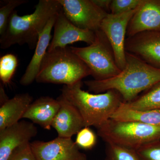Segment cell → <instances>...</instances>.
<instances>
[{"label":"cell","mask_w":160,"mask_h":160,"mask_svg":"<svg viewBox=\"0 0 160 160\" xmlns=\"http://www.w3.org/2000/svg\"><path fill=\"white\" fill-rule=\"evenodd\" d=\"M26 0H8L5 1V5L0 8V35L6 31L11 17L14 9L28 2Z\"/></svg>","instance_id":"cell-22"},{"label":"cell","mask_w":160,"mask_h":160,"mask_svg":"<svg viewBox=\"0 0 160 160\" xmlns=\"http://www.w3.org/2000/svg\"><path fill=\"white\" fill-rule=\"evenodd\" d=\"M62 10L73 25L84 29L96 32L101 29L104 19L109 14L92 0H58Z\"/></svg>","instance_id":"cell-7"},{"label":"cell","mask_w":160,"mask_h":160,"mask_svg":"<svg viewBox=\"0 0 160 160\" xmlns=\"http://www.w3.org/2000/svg\"><path fill=\"white\" fill-rule=\"evenodd\" d=\"M17 57L12 53L4 55L0 58V79L4 85L9 84L16 71Z\"/></svg>","instance_id":"cell-20"},{"label":"cell","mask_w":160,"mask_h":160,"mask_svg":"<svg viewBox=\"0 0 160 160\" xmlns=\"http://www.w3.org/2000/svg\"><path fill=\"white\" fill-rule=\"evenodd\" d=\"M111 119L117 121L137 122L150 126H160V110L132 109L128 107L123 102L112 115Z\"/></svg>","instance_id":"cell-18"},{"label":"cell","mask_w":160,"mask_h":160,"mask_svg":"<svg viewBox=\"0 0 160 160\" xmlns=\"http://www.w3.org/2000/svg\"><path fill=\"white\" fill-rule=\"evenodd\" d=\"M75 142L79 149H91L96 144V135L89 127H84L77 134Z\"/></svg>","instance_id":"cell-23"},{"label":"cell","mask_w":160,"mask_h":160,"mask_svg":"<svg viewBox=\"0 0 160 160\" xmlns=\"http://www.w3.org/2000/svg\"><path fill=\"white\" fill-rule=\"evenodd\" d=\"M147 31H160V0H144L129 21L126 36Z\"/></svg>","instance_id":"cell-13"},{"label":"cell","mask_w":160,"mask_h":160,"mask_svg":"<svg viewBox=\"0 0 160 160\" xmlns=\"http://www.w3.org/2000/svg\"><path fill=\"white\" fill-rule=\"evenodd\" d=\"M58 100L49 97H42L32 102L23 118L28 119L44 129L50 130L53 120L60 109Z\"/></svg>","instance_id":"cell-16"},{"label":"cell","mask_w":160,"mask_h":160,"mask_svg":"<svg viewBox=\"0 0 160 160\" xmlns=\"http://www.w3.org/2000/svg\"><path fill=\"white\" fill-rule=\"evenodd\" d=\"M138 8L121 14L109 13L101 24V29L109 40L114 52L117 64L121 70L126 65L125 42L127 27Z\"/></svg>","instance_id":"cell-8"},{"label":"cell","mask_w":160,"mask_h":160,"mask_svg":"<svg viewBox=\"0 0 160 160\" xmlns=\"http://www.w3.org/2000/svg\"><path fill=\"white\" fill-rule=\"evenodd\" d=\"M144 2V0H112L110 13L119 14L134 10Z\"/></svg>","instance_id":"cell-24"},{"label":"cell","mask_w":160,"mask_h":160,"mask_svg":"<svg viewBox=\"0 0 160 160\" xmlns=\"http://www.w3.org/2000/svg\"><path fill=\"white\" fill-rule=\"evenodd\" d=\"M95 4L104 11L110 13V6L112 0H92Z\"/></svg>","instance_id":"cell-27"},{"label":"cell","mask_w":160,"mask_h":160,"mask_svg":"<svg viewBox=\"0 0 160 160\" xmlns=\"http://www.w3.org/2000/svg\"><path fill=\"white\" fill-rule=\"evenodd\" d=\"M37 160H87L71 138L58 137L48 142L36 141L30 143Z\"/></svg>","instance_id":"cell-9"},{"label":"cell","mask_w":160,"mask_h":160,"mask_svg":"<svg viewBox=\"0 0 160 160\" xmlns=\"http://www.w3.org/2000/svg\"><path fill=\"white\" fill-rule=\"evenodd\" d=\"M98 134L106 143L136 150L160 140V126L110 119L97 128Z\"/></svg>","instance_id":"cell-5"},{"label":"cell","mask_w":160,"mask_h":160,"mask_svg":"<svg viewBox=\"0 0 160 160\" xmlns=\"http://www.w3.org/2000/svg\"><path fill=\"white\" fill-rule=\"evenodd\" d=\"M89 75L88 66L67 46L47 51L36 81L72 86Z\"/></svg>","instance_id":"cell-4"},{"label":"cell","mask_w":160,"mask_h":160,"mask_svg":"<svg viewBox=\"0 0 160 160\" xmlns=\"http://www.w3.org/2000/svg\"><path fill=\"white\" fill-rule=\"evenodd\" d=\"M125 103L129 108L137 110H160V83L147 90L140 97Z\"/></svg>","instance_id":"cell-19"},{"label":"cell","mask_w":160,"mask_h":160,"mask_svg":"<svg viewBox=\"0 0 160 160\" xmlns=\"http://www.w3.org/2000/svg\"><path fill=\"white\" fill-rule=\"evenodd\" d=\"M57 15L58 14L54 16L50 19L40 35L35 48L34 54L26 68L25 73L20 80L21 85L24 86H29L36 81L51 42L52 30L54 27Z\"/></svg>","instance_id":"cell-15"},{"label":"cell","mask_w":160,"mask_h":160,"mask_svg":"<svg viewBox=\"0 0 160 160\" xmlns=\"http://www.w3.org/2000/svg\"><path fill=\"white\" fill-rule=\"evenodd\" d=\"M104 160H140L135 150L112 143H106Z\"/></svg>","instance_id":"cell-21"},{"label":"cell","mask_w":160,"mask_h":160,"mask_svg":"<svg viewBox=\"0 0 160 160\" xmlns=\"http://www.w3.org/2000/svg\"><path fill=\"white\" fill-rule=\"evenodd\" d=\"M53 28L54 33L48 51L67 47L77 42H84L90 45L95 40V32L77 27L66 17L62 10L58 14Z\"/></svg>","instance_id":"cell-10"},{"label":"cell","mask_w":160,"mask_h":160,"mask_svg":"<svg viewBox=\"0 0 160 160\" xmlns=\"http://www.w3.org/2000/svg\"><path fill=\"white\" fill-rule=\"evenodd\" d=\"M60 109L53 120L52 127L57 132L58 137L71 138L84 127L80 112L74 106L62 96L58 98Z\"/></svg>","instance_id":"cell-14"},{"label":"cell","mask_w":160,"mask_h":160,"mask_svg":"<svg viewBox=\"0 0 160 160\" xmlns=\"http://www.w3.org/2000/svg\"><path fill=\"white\" fill-rule=\"evenodd\" d=\"M126 52L160 69V31H147L126 38Z\"/></svg>","instance_id":"cell-11"},{"label":"cell","mask_w":160,"mask_h":160,"mask_svg":"<svg viewBox=\"0 0 160 160\" xmlns=\"http://www.w3.org/2000/svg\"><path fill=\"white\" fill-rule=\"evenodd\" d=\"M95 33V40L91 45L70 48L88 66L94 80L102 81L115 76L122 70L118 67L113 49L106 35L101 29Z\"/></svg>","instance_id":"cell-6"},{"label":"cell","mask_w":160,"mask_h":160,"mask_svg":"<svg viewBox=\"0 0 160 160\" xmlns=\"http://www.w3.org/2000/svg\"><path fill=\"white\" fill-rule=\"evenodd\" d=\"M135 151L140 160H160V140L144 145Z\"/></svg>","instance_id":"cell-25"},{"label":"cell","mask_w":160,"mask_h":160,"mask_svg":"<svg viewBox=\"0 0 160 160\" xmlns=\"http://www.w3.org/2000/svg\"><path fill=\"white\" fill-rule=\"evenodd\" d=\"M82 81L72 86H64L61 89L63 97L76 108L84 122V127L97 129L111 119L123 102L118 91L109 90L92 94L82 89Z\"/></svg>","instance_id":"cell-3"},{"label":"cell","mask_w":160,"mask_h":160,"mask_svg":"<svg viewBox=\"0 0 160 160\" xmlns=\"http://www.w3.org/2000/svg\"><path fill=\"white\" fill-rule=\"evenodd\" d=\"M37 133L34 124L24 120L0 131V160H9L17 149L30 143Z\"/></svg>","instance_id":"cell-12"},{"label":"cell","mask_w":160,"mask_h":160,"mask_svg":"<svg viewBox=\"0 0 160 160\" xmlns=\"http://www.w3.org/2000/svg\"></svg>","instance_id":"cell-29"},{"label":"cell","mask_w":160,"mask_h":160,"mask_svg":"<svg viewBox=\"0 0 160 160\" xmlns=\"http://www.w3.org/2000/svg\"><path fill=\"white\" fill-rule=\"evenodd\" d=\"M0 89H1V92H1V105H2L9 99L7 98L5 91H4V89H3V86H2L1 84Z\"/></svg>","instance_id":"cell-28"},{"label":"cell","mask_w":160,"mask_h":160,"mask_svg":"<svg viewBox=\"0 0 160 160\" xmlns=\"http://www.w3.org/2000/svg\"><path fill=\"white\" fill-rule=\"evenodd\" d=\"M9 160H37L32 150L30 143L17 149Z\"/></svg>","instance_id":"cell-26"},{"label":"cell","mask_w":160,"mask_h":160,"mask_svg":"<svg viewBox=\"0 0 160 160\" xmlns=\"http://www.w3.org/2000/svg\"><path fill=\"white\" fill-rule=\"evenodd\" d=\"M62 10L58 0H40L30 14L19 16L15 10L9 18L6 31L1 36V49H7L16 44H27L29 49H35L49 20Z\"/></svg>","instance_id":"cell-2"},{"label":"cell","mask_w":160,"mask_h":160,"mask_svg":"<svg viewBox=\"0 0 160 160\" xmlns=\"http://www.w3.org/2000/svg\"><path fill=\"white\" fill-rule=\"evenodd\" d=\"M32 101L29 93H20L1 105L0 131L20 122Z\"/></svg>","instance_id":"cell-17"},{"label":"cell","mask_w":160,"mask_h":160,"mask_svg":"<svg viewBox=\"0 0 160 160\" xmlns=\"http://www.w3.org/2000/svg\"><path fill=\"white\" fill-rule=\"evenodd\" d=\"M126 65L119 74L102 80L84 82L89 91L96 94L109 90L118 91L123 102L135 99L142 92L160 83V69L151 66L137 56L126 52Z\"/></svg>","instance_id":"cell-1"}]
</instances>
